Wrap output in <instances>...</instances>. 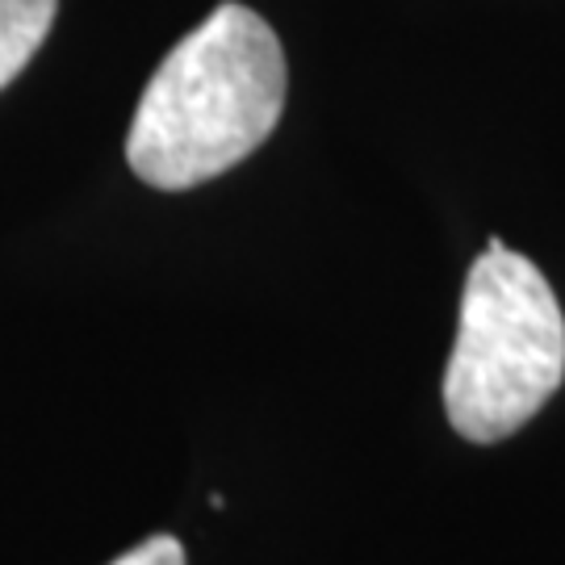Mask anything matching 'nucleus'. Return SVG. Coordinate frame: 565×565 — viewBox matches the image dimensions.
Here are the masks:
<instances>
[{"mask_svg": "<svg viewBox=\"0 0 565 565\" xmlns=\"http://www.w3.org/2000/svg\"><path fill=\"white\" fill-rule=\"evenodd\" d=\"M289 72L273 25L226 0L184 34L142 88L126 163L163 193H181L231 172L260 147L285 114Z\"/></svg>", "mask_w": 565, "mask_h": 565, "instance_id": "1", "label": "nucleus"}, {"mask_svg": "<svg viewBox=\"0 0 565 565\" xmlns=\"http://www.w3.org/2000/svg\"><path fill=\"white\" fill-rule=\"evenodd\" d=\"M565 315L536 264L490 239L461 294V323L445 369L452 431L473 445L515 436L562 390Z\"/></svg>", "mask_w": 565, "mask_h": 565, "instance_id": "2", "label": "nucleus"}, {"mask_svg": "<svg viewBox=\"0 0 565 565\" xmlns=\"http://www.w3.org/2000/svg\"><path fill=\"white\" fill-rule=\"evenodd\" d=\"M55 13L60 0H0V88H9L39 55Z\"/></svg>", "mask_w": 565, "mask_h": 565, "instance_id": "3", "label": "nucleus"}, {"mask_svg": "<svg viewBox=\"0 0 565 565\" xmlns=\"http://www.w3.org/2000/svg\"><path fill=\"white\" fill-rule=\"evenodd\" d=\"M114 565H184V548L177 536H147L142 545L121 553Z\"/></svg>", "mask_w": 565, "mask_h": 565, "instance_id": "4", "label": "nucleus"}]
</instances>
